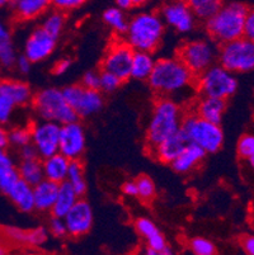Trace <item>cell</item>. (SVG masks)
<instances>
[{"label": "cell", "instance_id": "cell-1", "mask_svg": "<svg viewBox=\"0 0 254 255\" xmlns=\"http://www.w3.org/2000/svg\"><path fill=\"white\" fill-rule=\"evenodd\" d=\"M148 83L157 96L174 99L195 87L196 75L178 56L162 57L155 61Z\"/></svg>", "mask_w": 254, "mask_h": 255}, {"label": "cell", "instance_id": "cell-2", "mask_svg": "<svg viewBox=\"0 0 254 255\" xmlns=\"http://www.w3.org/2000/svg\"><path fill=\"white\" fill-rule=\"evenodd\" d=\"M167 25L163 22L159 11L140 10L129 20V27L123 39L134 51H157L162 45Z\"/></svg>", "mask_w": 254, "mask_h": 255}, {"label": "cell", "instance_id": "cell-3", "mask_svg": "<svg viewBox=\"0 0 254 255\" xmlns=\"http://www.w3.org/2000/svg\"><path fill=\"white\" fill-rule=\"evenodd\" d=\"M249 8L244 3H224L215 14L205 20L209 38L218 45H223L244 36L247 13Z\"/></svg>", "mask_w": 254, "mask_h": 255}, {"label": "cell", "instance_id": "cell-4", "mask_svg": "<svg viewBox=\"0 0 254 255\" xmlns=\"http://www.w3.org/2000/svg\"><path fill=\"white\" fill-rule=\"evenodd\" d=\"M183 116L185 113L182 106L176 99L159 97L154 103L153 112L146 128L148 149H153L163 140L177 133L181 129Z\"/></svg>", "mask_w": 254, "mask_h": 255}, {"label": "cell", "instance_id": "cell-5", "mask_svg": "<svg viewBox=\"0 0 254 255\" xmlns=\"http://www.w3.org/2000/svg\"><path fill=\"white\" fill-rule=\"evenodd\" d=\"M37 120L52 121L59 125L78 121V116L65 99L62 89L43 88L33 96L31 103Z\"/></svg>", "mask_w": 254, "mask_h": 255}, {"label": "cell", "instance_id": "cell-6", "mask_svg": "<svg viewBox=\"0 0 254 255\" xmlns=\"http://www.w3.org/2000/svg\"><path fill=\"white\" fill-rule=\"evenodd\" d=\"M181 131L188 142L201 147L206 154H215L224 143V132L220 125L204 120L195 112L183 116Z\"/></svg>", "mask_w": 254, "mask_h": 255}, {"label": "cell", "instance_id": "cell-7", "mask_svg": "<svg viewBox=\"0 0 254 255\" xmlns=\"http://www.w3.org/2000/svg\"><path fill=\"white\" fill-rule=\"evenodd\" d=\"M195 85L200 96L214 97L227 101L238 90V79L235 78V74L216 62L196 76Z\"/></svg>", "mask_w": 254, "mask_h": 255}, {"label": "cell", "instance_id": "cell-8", "mask_svg": "<svg viewBox=\"0 0 254 255\" xmlns=\"http://www.w3.org/2000/svg\"><path fill=\"white\" fill-rule=\"evenodd\" d=\"M218 62L233 74L254 70V42L242 36L219 47Z\"/></svg>", "mask_w": 254, "mask_h": 255}, {"label": "cell", "instance_id": "cell-9", "mask_svg": "<svg viewBox=\"0 0 254 255\" xmlns=\"http://www.w3.org/2000/svg\"><path fill=\"white\" fill-rule=\"evenodd\" d=\"M219 45L211 38H196L178 48V57L196 76L218 62Z\"/></svg>", "mask_w": 254, "mask_h": 255}, {"label": "cell", "instance_id": "cell-10", "mask_svg": "<svg viewBox=\"0 0 254 255\" xmlns=\"http://www.w3.org/2000/svg\"><path fill=\"white\" fill-rule=\"evenodd\" d=\"M65 99L76 113L78 118H88L101 112L104 97L101 90L89 89L83 84H71L62 89Z\"/></svg>", "mask_w": 254, "mask_h": 255}, {"label": "cell", "instance_id": "cell-11", "mask_svg": "<svg viewBox=\"0 0 254 255\" xmlns=\"http://www.w3.org/2000/svg\"><path fill=\"white\" fill-rule=\"evenodd\" d=\"M159 14L167 27L181 34L191 33L199 20L186 0L167 1L160 6Z\"/></svg>", "mask_w": 254, "mask_h": 255}, {"label": "cell", "instance_id": "cell-12", "mask_svg": "<svg viewBox=\"0 0 254 255\" xmlns=\"http://www.w3.org/2000/svg\"><path fill=\"white\" fill-rule=\"evenodd\" d=\"M134 52V48L125 39H116L107 47L101 62V69L103 71L115 74L121 80L126 82L127 79H130Z\"/></svg>", "mask_w": 254, "mask_h": 255}, {"label": "cell", "instance_id": "cell-13", "mask_svg": "<svg viewBox=\"0 0 254 255\" xmlns=\"http://www.w3.org/2000/svg\"><path fill=\"white\" fill-rule=\"evenodd\" d=\"M29 128H31V143L34 146L39 159H45L59 152L61 125L52 121L37 120L29 126Z\"/></svg>", "mask_w": 254, "mask_h": 255}, {"label": "cell", "instance_id": "cell-14", "mask_svg": "<svg viewBox=\"0 0 254 255\" xmlns=\"http://www.w3.org/2000/svg\"><path fill=\"white\" fill-rule=\"evenodd\" d=\"M87 147V135L78 121L61 125L59 137V152L69 160H80Z\"/></svg>", "mask_w": 254, "mask_h": 255}, {"label": "cell", "instance_id": "cell-15", "mask_svg": "<svg viewBox=\"0 0 254 255\" xmlns=\"http://www.w3.org/2000/svg\"><path fill=\"white\" fill-rule=\"evenodd\" d=\"M57 46V38L37 25L28 33L23 45V55L27 56L33 64L45 61L51 56Z\"/></svg>", "mask_w": 254, "mask_h": 255}, {"label": "cell", "instance_id": "cell-16", "mask_svg": "<svg viewBox=\"0 0 254 255\" xmlns=\"http://www.w3.org/2000/svg\"><path fill=\"white\" fill-rule=\"evenodd\" d=\"M135 230L143 240L145 241V250L144 253L148 255H171L173 249L168 245L165 236L163 235L159 227L154 224L148 217H139L135 221Z\"/></svg>", "mask_w": 254, "mask_h": 255}, {"label": "cell", "instance_id": "cell-17", "mask_svg": "<svg viewBox=\"0 0 254 255\" xmlns=\"http://www.w3.org/2000/svg\"><path fill=\"white\" fill-rule=\"evenodd\" d=\"M67 235L80 238L90 231L93 226V210L88 201L80 198L70 208L64 217Z\"/></svg>", "mask_w": 254, "mask_h": 255}, {"label": "cell", "instance_id": "cell-18", "mask_svg": "<svg viewBox=\"0 0 254 255\" xmlns=\"http://www.w3.org/2000/svg\"><path fill=\"white\" fill-rule=\"evenodd\" d=\"M11 13L19 22H32L42 18L51 9V0H11Z\"/></svg>", "mask_w": 254, "mask_h": 255}, {"label": "cell", "instance_id": "cell-19", "mask_svg": "<svg viewBox=\"0 0 254 255\" xmlns=\"http://www.w3.org/2000/svg\"><path fill=\"white\" fill-rule=\"evenodd\" d=\"M4 234L8 240L13 241L15 244L32 248L43 247L50 238L47 227L43 226H38L31 230H23L19 227H6Z\"/></svg>", "mask_w": 254, "mask_h": 255}, {"label": "cell", "instance_id": "cell-20", "mask_svg": "<svg viewBox=\"0 0 254 255\" xmlns=\"http://www.w3.org/2000/svg\"><path fill=\"white\" fill-rule=\"evenodd\" d=\"M187 138L179 129L177 133L163 140L162 142L158 143L157 146H154L153 149H150L149 151L160 163L171 164L181 154L182 150L187 146Z\"/></svg>", "mask_w": 254, "mask_h": 255}, {"label": "cell", "instance_id": "cell-21", "mask_svg": "<svg viewBox=\"0 0 254 255\" xmlns=\"http://www.w3.org/2000/svg\"><path fill=\"white\" fill-rule=\"evenodd\" d=\"M0 94L8 97L17 108L31 106L34 96L29 84L19 79H0Z\"/></svg>", "mask_w": 254, "mask_h": 255}, {"label": "cell", "instance_id": "cell-22", "mask_svg": "<svg viewBox=\"0 0 254 255\" xmlns=\"http://www.w3.org/2000/svg\"><path fill=\"white\" fill-rule=\"evenodd\" d=\"M17 56L10 25L0 18V69L4 71L13 70Z\"/></svg>", "mask_w": 254, "mask_h": 255}, {"label": "cell", "instance_id": "cell-23", "mask_svg": "<svg viewBox=\"0 0 254 255\" xmlns=\"http://www.w3.org/2000/svg\"><path fill=\"white\" fill-rule=\"evenodd\" d=\"M206 152L195 143H187L181 154L171 163L174 171L179 174H188L196 168H199L202 160L206 157Z\"/></svg>", "mask_w": 254, "mask_h": 255}, {"label": "cell", "instance_id": "cell-24", "mask_svg": "<svg viewBox=\"0 0 254 255\" xmlns=\"http://www.w3.org/2000/svg\"><path fill=\"white\" fill-rule=\"evenodd\" d=\"M225 110H227V101L225 99L201 96V98L196 102L192 112H195L196 115L200 116L204 120L220 125Z\"/></svg>", "mask_w": 254, "mask_h": 255}, {"label": "cell", "instance_id": "cell-25", "mask_svg": "<svg viewBox=\"0 0 254 255\" xmlns=\"http://www.w3.org/2000/svg\"><path fill=\"white\" fill-rule=\"evenodd\" d=\"M59 191V184L48 179H42L33 187L34 211L41 213L51 212Z\"/></svg>", "mask_w": 254, "mask_h": 255}, {"label": "cell", "instance_id": "cell-26", "mask_svg": "<svg viewBox=\"0 0 254 255\" xmlns=\"http://www.w3.org/2000/svg\"><path fill=\"white\" fill-rule=\"evenodd\" d=\"M70 160L60 152L51 155V156L42 159V166H43V175L45 179L55 182L57 184L65 182L69 170Z\"/></svg>", "mask_w": 254, "mask_h": 255}, {"label": "cell", "instance_id": "cell-27", "mask_svg": "<svg viewBox=\"0 0 254 255\" xmlns=\"http://www.w3.org/2000/svg\"><path fill=\"white\" fill-rule=\"evenodd\" d=\"M6 196L22 212L29 213L34 211L33 187L25 183L24 180L19 179L14 183L13 187L6 192Z\"/></svg>", "mask_w": 254, "mask_h": 255}, {"label": "cell", "instance_id": "cell-28", "mask_svg": "<svg viewBox=\"0 0 254 255\" xmlns=\"http://www.w3.org/2000/svg\"><path fill=\"white\" fill-rule=\"evenodd\" d=\"M19 179L18 168L14 159L6 151V149L0 147V191L6 194L14 183Z\"/></svg>", "mask_w": 254, "mask_h": 255}, {"label": "cell", "instance_id": "cell-29", "mask_svg": "<svg viewBox=\"0 0 254 255\" xmlns=\"http://www.w3.org/2000/svg\"><path fill=\"white\" fill-rule=\"evenodd\" d=\"M80 197L76 194L73 187L65 180L59 184V191L56 196V201L53 203V207L51 210V215L57 217H65L69 210L75 205V202Z\"/></svg>", "mask_w": 254, "mask_h": 255}, {"label": "cell", "instance_id": "cell-30", "mask_svg": "<svg viewBox=\"0 0 254 255\" xmlns=\"http://www.w3.org/2000/svg\"><path fill=\"white\" fill-rule=\"evenodd\" d=\"M157 60L154 59L153 53L146 51H135L132 56L131 71L130 78L135 80H148L154 69Z\"/></svg>", "mask_w": 254, "mask_h": 255}, {"label": "cell", "instance_id": "cell-31", "mask_svg": "<svg viewBox=\"0 0 254 255\" xmlns=\"http://www.w3.org/2000/svg\"><path fill=\"white\" fill-rule=\"evenodd\" d=\"M103 22L104 24L111 29L115 34L118 37L125 36L127 27H129L130 18L127 17L126 11L122 9L117 8V6H111V8L106 9L103 11Z\"/></svg>", "mask_w": 254, "mask_h": 255}, {"label": "cell", "instance_id": "cell-32", "mask_svg": "<svg viewBox=\"0 0 254 255\" xmlns=\"http://www.w3.org/2000/svg\"><path fill=\"white\" fill-rule=\"evenodd\" d=\"M17 168L20 179L24 180L25 183H28L32 187H34L42 179H45L42 159H39V157L31 160H20V163L18 164Z\"/></svg>", "mask_w": 254, "mask_h": 255}, {"label": "cell", "instance_id": "cell-33", "mask_svg": "<svg viewBox=\"0 0 254 255\" xmlns=\"http://www.w3.org/2000/svg\"><path fill=\"white\" fill-rule=\"evenodd\" d=\"M66 13L61 10H57V9H52V10H48L41 20V27L45 29L47 33H50L51 36H53L55 38L59 39V37L61 36L62 32L65 29V25H66Z\"/></svg>", "mask_w": 254, "mask_h": 255}, {"label": "cell", "instance_id": "cell-34", "mask_svg": "<svg viewBox=\"0 0 254 255\" xmlns=\"http://www.w3.org/2000/svg\"><path fill=\"white\" fill-rule=\"evenodd\" d=\"M66 182L73 187L79 197H83L87 192V182L84 178V168L80 160H70Z\"/></svg>", "mask_w": 254, "mask_h": 255}, {"label": "cell", "instance_id": "cell-35", "mask_svg": "<svg viewBox=\"0 0 254 255\" xmlns=\"http://www.w3.org/2000/svg\"><path fill=\"white\" fill-rule=\"evenodd\" d=\"M186 1L192 9L196 18L202 22L215 14L219 8L224 4V0H186Z\"/></svg>", "mask_w": 254, "mask_h": 255}, {"label": "cell", "instance_id": "cell-36", "mask_svg": "<svg viewBox=\"0 0 254 255\" xmlns=\"http://www.w3.org/2000/svg\"><path fill=\"white\" fill-rule=\"evenodd\" d=\"M8 143L14 149H20L22 146L31 143V128L29 126L13 127L8 131Z\"/></svg>", "mask_w": 254, "mask_h": 255}, {"label": "cell", "instance_id": "cell-37", "mask_svg": "<svg viewBox=\"0 0 254 255\" xmlns=\"http://www.w3.org/2000/svg\"><path fill=\"white\" fill-rule=\"evenodd\" d=\"M135 182H136L137 185V198L146 203L155 198L157 187H155L150 177H148V175H140V177L135 179Z\"/></svg>", "mask_w": 254, "mask_h": 255}, {"label": "cell", "instance_id": "cell-38", "mask_svg": "<svg viewBox=\"0 0 254 255\" xmlns=\"http://www.w3.org/2000/svg\"><path fill=\"white\" fill-rule=\"evenodd\" d=\"M238 154L244 161L254 168V135H243L238 141Z\"/></svg>", "mask_w": 254, "mask_h": 255}, {"label": "cell", "instance_id": "cell-39", "mask_svg": "<svg viewBox=\"0 0 254 255\" xmlns=\"http://www.w3.org/2000/svg\"><path fill=\"white\" fill-rule=\"evenodd\" d=\"M191 252L196 255H214L216 253V247L213 241L206 238H193L188 244Z\"/></svg>", "mask_w": 254, "mask_h": 255}, {"label": "cell", "instance_id": "cell-40", "mask_svg": "<svg viewBox=\"0 0 254 255\" xmlns=\"http://www.w3.org/2000/svg\"><path fill=\"white\" fill-rule=\"evenodd\" d=\"M123 80H121L115 74L108 73V71L101 70V82H99V90L102 93H113L122 85Z\"/></svg>", "mask_w": 254, "mask_h": 255}, {"label": "cell", "instance_id": "cell-41", "mask_svg": "<svg viewBox=\"0 0 254 255\" xmlns=\"http://www.w3.org/2000/svg\"><path fill=\"white\" fill-rule=\"evenodd\" d=\"M15 110H17V106L8 97L0 94V125L8 126L13 121Z\"/></svg>", "mask_w": 254, "mask_h": 255}, {"label": "cell", "instance_id": "cell-42", "mask_svg": "<svg viewBox=\"0 0 254 255\" xmlns=\"http://www.w3.org/2000/svg\"><path fill=\"white\" fill-rule=\"evenodd\" d=\"M47 230L50 233V235H52L53 238L62 239L67 235V229L66 224H65L64 217H57L52 216L48 221Z\"/></svg>", "mask_w": 254, "mask_h": 255}, {"label": "cell", "instance_id": "cell-43", "mask_svg": "<svg viewBox=\"0 0 254 255\" xmlns=\"http://www.w3.org/2000/svg\"><path fill=\"white\" fill-rule=\"evenodd\" d=\"M89 0H51V6L53 9L61 10L64 13L76 10L88 3Z\"/></svg>", "mask_w": 254, "mask_h": 255}, {"label": "cell", "instance_id": "cell-44", "mask_svg": "<svg viewBox=\"0 0 254 255\" xmlns=\"http://www.w3.org/2000/svg\"><path fill=\"white\" fill-rule=\"evenodd\" d=\"M99 82H101V71L97 70L87 71L81 79V84L89 89L99 90Z\"/></svg>", "mask_w": 254, "mask_h": 255}, {"label": "cell", "instance_id": "cell-45", "mask_svg": "<svg viewBox=\"0 0 254 255\" xmlns=\"http://www.w3.org/2000/svg\"><path fill=\"white\" fill-rule=\"evenodd\" d=\"M32 65H33V62L22 53V55H18L17 56L14 69H15L19 74H22V75H28V74L31 73Z\"/></svg>", "mask_w": 254, "mask_h": 255}, {"label": "cell", "instance_id": "cell-46", "mask_svg": "<svg viewBox=\"0 0 254 255\" xmlns=\"http://www.w3.org/2000/svg\"><path fill=\"white\" fill-rule=\"evenodd\" d=\"M244 37L254 42V8H249L244 24Z\"/></svg>", "mask_w": 254, "mask_h": 255}, {"label": "cell", "instance_id": "cell-47", "mask_svg": "<svg viewBox=\"0 0 254 255\" xmlns=\"http://www.w3.org/2000/svg\"><path fill=\"white\" fill-rule=\"evenodd\" d=\"M71 65H73V61L70 59H66V57L65 59H60L59 61H56V64L53 65L52 73L57 76L64 75V74H66L70 70Z\"/></svg>", "mask_w": 254, "mask_h": 255}, {"label": "cell", "instance_id": "cell-48", "mask_svg": "<svg viewBox=\"0 0 254 255\" xmlns=\"http://www.w3.org/2000/svg\"><path fill=\"white\" fill-rule=\"evenodd\" d=\"M18 155H19L20 160H31L38 157V154H37L36 149H34V146L32 143H28V145H24L20 149H18Z\"/></svg>", "mask_w": 254, "mask_h": 255}, {"label": "cell", "instance_id": "cell-49", "mask_svg": "<svg viewBox=\"0 0 254 255\" xmlns=\"http://www.w3.org/2000/svg\"><path fill=\"white\" fill-rule=\"evenodd\" d=\"M241 247L246 254L254 255V234L244 235L241 240Z\"/></svg>", "mask_w": 254, "mask_h": 255}, {"label": "cell", "instance_id": "cell-50", "mask_svg": "<svg viewBox=\"0 0 254 255\" xmlns=\"http://www.w3.org/2000/svg\"><path fill=\"white\" fill-rule=\"evenodd\" d=\"M122 193L130 198H137V185L135 180H126L122 184Z\"/></svg>", "mask_w": 254, "mask_h": 255}, {"label": "cell", "instance_id": "cell-51", "mask_svg": "<svg viewBox=\"0 0 254 255\" xmlns=\"http://www.w3.org/2000/svg\"><path fill=\"white\" fill-rule=\"evenodd\" d=\"M115 4L117 8L122 9L125 11H129L132 8H135V4L132 0H115Z\"/></svg>", "mask_w": 254, "mask_h": 255}, {"label": "cell", "instance_id": "cell-52", "mask_svg": "<svg viewBox=\"0 0 254 255\" xmlns=\"http://www.w3.org/2000/svg\"><path fill=\"white\" fill-rule=\"evenodd\" d=\"M9 146L8 143V131H6L5 126L0 125V147L6 149Z\"/></svg>", "mask_w": 254, "mask_h": 255}, {"label": "cell", "instance_id": "cell-53", "mask_svg": "<svg viewBox=\"0 0 254 255\" xmlns=\"http://www.w3.org/2000/svg\"><path fill=\"white\" fill-rule=\"evenodd\" d=\"M135 4V6H144L150 1V0H132Z\"/></svg>", "mask_w": 254, "mask_h": 255}, {"label": "cell", "instance_id": "cell-54", "mask_svg": "<svg viewBox=\"0 0 254 255\" xmlns=\"http://www.w3.org/2000/svg\"><path fill=\"white\" fill-rule=\"evenodd\" d=\"M11 0H0V9L6 8V6L10 5Z\"/></svg>", "mask_w": 254, "mask_h": 255}, {"label": "cell", "instance_id": "cell-55", "mask_svg": "<svg viewBox=\"0 0 254 255\" xmlns=\"http://www.w3.org/2000/svg\"><path fill=\"white\" fill-rule=\"evenodd\" d=\"M5 253H6V249H5V248H4V247H3V245L0 244V255H3V254H5Z\"/></svg>", "mask_w": 254, "mask_h": 255}]
</instances>
